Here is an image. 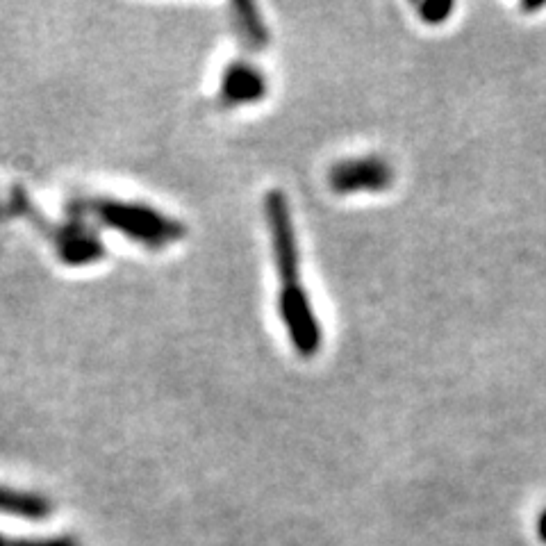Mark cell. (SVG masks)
Listing matches in <instances>:
<instances>
[{
  "mask_svg": "<svg viewBox=\"0 0 546 546\" xmlns=\"http://www.w3.org/2000/svg\"><path fill=\"white\" fill-rule=\"evenodd\" d=\"M69 210L78 219H94L148 251H162V248L182 242L187 235L185 223L148 203L96 196L73 201Z\"/></svg>",
  "mask_w": 546,
  "mask_h": 546,
  "instance_id": "7a4b0ae2",
  "label": "cell"
},
{
  "mask_svg": "<svg viewBox=\"0 0 546 546\" xmlns=\"http://www.w3.org/2000/svg\"><path fill=\"white\" fill-rule=\"evenodd\" d=\"M264 219H267L269 239L273 248V262H276L280 294L278 314L287 330L289 342L301 358H314L324 344L321 324L314 314L312 301L301 283V253L296 228L289 212L287 196L278 189L264 198Z\"/></svg>",
  "mask_w": 546,
  "mask_h": 546,
  "instance_id": "6da1fadb",
  "label": "cell"
},
{
  "mask_svg": "<svg viewBox=\"0 0 546 546\" xmlns=\"http://www.w3.org/2000/svg\"><path fill=\"white\" fill-rule=\"evenodd\" d=\"M5 546H80L71 537H44V540H7Z\"/></svg>",
  "mask_w": 546,
  "mask_h": 546,
  "instance_id": "9c48e42d",
  "label": "cell"
},
{
  "mask_svg": "<svg viewBox=\"0 0 546 546\" xmlns=\"http://www.w3.org/2000/svg\"><path fill=\"white\" fill-rule=\"evenodd\" d=\"M230 21H233V30L246 51H262L269 44V30L267 23L262 21V14L258 5L246 3V0H237L230 5Z\"/></svg>",
  "mask_w": 546,
  "mask_h": 546,
  "instance_id": "8992f818",
  "label": "cell"
},
{
  "mask_svg": "<svg viewBox=\"0 0 546 546\" xmlns=\"http://www.w3.org/2000/svg\"><path fill=\"white\" fill-rule=\"evenodd\" d=\"M267 89H269L267 76H264V71L258 64L248 60H235L221 73L217 98L221 107L233 110V107L260 103L262 98L267 96Z\"/></svg>",
  "mask_w": 546,
  "mask_h": 546,
  "instance_id": "5b68a950",
  "label": "cell"
},
{
  "mask_svg": "<svg viewBox=\"0 0 546 546\" xmlns=\"http://www.w3.org/2000/svg\"><path fill=\"white\" fill-rule=\"evenodd\" d=\"M10 208L14 214H19V217L35 221L41 233H46L48 239L55 244L57 258L64 264H69V267H87V264H94L105 258L103 239L98 237L94 228L87 226L85 219L71 217L69 221L62 223V226H53V223H48L41 217L39 210H35L30 196L23 192L21 187L12 189Z\"/></svg>",
  "mask_w": 546,
  "mask_h": 546,
  "instance_id": "3957f363",
  "label": "cell"
},
{
  "mask_svg": "<svg viewBox=\"0 0 546 546\" xmlns=\"http://www.w3.org/2000/svg\"><path fill=\"white\" fill-rule=\"evenodd\" d=\"M0 512L3 515L21 517V519H46L51 517L53 503L41 494L12 490V487L0 485Z\"/></svg>",
  "mask_w": 546,
  "mask_h": 546,
  "instance_id": "52a82bcc",
  "label": "cell"
},
{
  "mask_svg": "<svg viewBox=\"0 0 546 546\" xmlns=\"http://www.w3.org/2000/svg\"><path fill=\"white\" fill-rule=\"evenodd\" d=\"M415 10L421 16V21L437 26L449 19L451 12L455 10L453 3H440V0H428V3H415Z\"/></svg>",
  "mask_w": 546,
  "mask_h": 546,
  "instance_id": "ba28073f",
  "label": "cell"
},
{
  "mask_svg": "<svg viewBox=\"0 0 546 546\" xmlns=\"http://www.w3.org/2000/svg\"><path fill=\"white\" fill-rule=\"evenodd\" d=\"M537 535H540V540L546 544V510L537 519Z\"/></svg>",
  "mask_w": 546,
  "mask_h": 546,
  "instance_id": "30bf717a",
  "label": "cell"
},
{
  "mask_svg": "<svg viewBox=\"0 0 546 546\" xmlns=\"http://www.w3.org/2000/svg\"><path fill=\"white\" fill-rule=\"evenodd\" d=\"M394 182L392 164L378 155L351 157V160L337 162L328 171V187L337 196L346 194H378L390 189Z\"/></svg>",
  "mask_w": 546,
  "mask_h": 546,
  "instance_id": "277c9868",
  "label": "cell"
}]
</instances>
